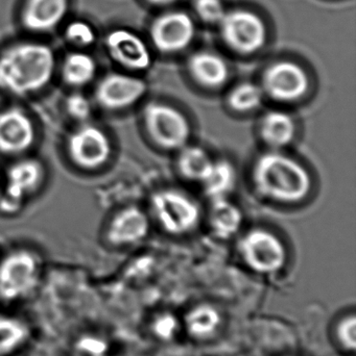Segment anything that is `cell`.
<instances>
[{"label": "cell", "mask_w": 356, "mask_h": 356, "mask_svg": "<svg viewBox=\"0 0 356 356\" xmlns=\"http://www.w3.org/2000/svg\"><path fill=\"white\" fill-rule=\"evenodd\" d=\"M238 251L247 266L257 273H275L286 265L284 243L263 228H253L245 234L238 243Z\"/></svg>", "instance_id": "8992f818"}, {"label": "cell", "mask_w": 356, "mask_h": 356, "mask_svg": "<svg viewBox=\"0 0 356 356\" xmlns=\"http://www.w3.org/2000/svg\"><path fill=\"white\" fill-rule=\"evenodd\" d=\"M29 338L26 325L16 318L0 316V356H6L22 346Z\"/></svg>", "instance_id": "cb8c5ba5"}, {"label": "cell", "mask_w": 356, "mask_h": 356, "mask_svg": "<svg viewBox=\"0 0 356 356\" xmlns=\"http://www.w3.org/2000/svg\"><path fill=\"white\" fill-rule=\"evenodd\" d=\"M35 123L22 108L10 106L0 111V154L19 156L35 145Z\"/></svg>", "instance_id": "8fae6325"}, {"label": "cell", "mask_w": 356, "mask_h": 356, "mask_svg": "<svg viewBox=\"0 0 356 356\" xmlns=\"http://www.w3.org/2000/svg\"><path fill=\"white\" fill-rule=\"evenodd\" d=\"M188 70L192 79L206 88H219L229 77V67L219 54L210 51H199L188 60Z\"/></svg>", "instance_id": "e0dca14e"}, {"label": "cell", "mask_w": 356, "mask_h": 356, "mask_svg": "<svg viewBox=\"0 0 356 356\" xmlns=\"http://www.w3.org/2000/svg\"><path fill=\"white\" fill-rule=\"evenodd\" d=\"M265 95L279 102H294L307 94L309 88L307 73L294 62L281 60L271 65L263 77Z\"/></svg>", "instance_id": "9c48e42d"}, {"label": "cell", "mask_w": 356, "mask_h": 356, "mask_svg": "<svg viewBox=\"0 0 356 356\" xmlns=\"http://www.w3.org/2000/svg\"><path fill=\"white\" fill-rule=\"evenodd\" d=\"M150 221L139 207H129L119 211L107 228V240L115 246L135 244L148 236Z\"/></svg>", "instance_id": "5bb4252c"}, {"label": "cell", "mask_w": 356, "mask_h": 356, "mask_svg": "<svg viewBox=\"0 0 356 356\" xmlns=\"http://www.w3.org/2000/svg\"><path fill=\"white\" fill-rule=\"evenodd\" d=\"M152 4H156V6H169V4L173 3L177 0H146Z\"/></svg>", "instance_id": "1f68e13d"}, {"label": "cell", "mask_w": 356, "mask_h": 356, "mask_svg": "<svg viewBox=\"0 0 356 356\" xmlns=\"http://www.w3.org/2000/svg\"><path fill=\"white\" fill-rule=\"evenodd\" d=\"M106 48L114 62L129 70H146L152 63L146 42L129 29H117L109 33Z\"/></svg>", "instance_id": "4fadbf2b"}, {"label": "cell", "mask_w": 356, "mask_h": 356, "mask_svg": "<svg viewBox=\"0 0 356 356\" xmlns=\"http://www.w3.org/2000/svg\"><path fill=\"white\" fill-rule=\"evenodd\" d=\"M25 201L16 198L4 190H0V213L2 215L13 216L22 209Z\"/></svg>", "instance_id": "f546056e"}, {"label": "cell", "mask_w": 356, "mask_h": 356, "mask_svg": "<svg viewBox=\"0 0 356 356\" xmlns=\"http://www.w3.org/2000/svg\"><path fill=\"white\" fill-rule=\"evenodd\" d=\"M154 327L155 332L161 338H171L176 330L175 320L171 317L159 318L155 323Z\"/></svg>", "instance_id": "4dcf8cb0"}, {"label": "cell", "mask_w": 356, "mask_h": 356, "mask_svg": "<svg viewBox=\"0 0 356 356\" xmlns=\"http://www.w3.org/2000/svg\"><path fill=\"white\" fill-rule=\"evenodd\" d=\"M196 14L205 22L219 23L225 16L226 10L221 0H196Z\"/></svg>", "instance_id": "83f0119b"}, {"label": "cell", "mask_w": 356, "mask_h": 356, "mask_svg": "<svg viewBox=\"0 0 356 356\" xmlns=\"http://www.w3.org/2000/svg\"><path fill=\"white\" fill-rule=\"evenodd\" d=\"M144 122L155 143L165 149H181L190 138V125L177 108L150 102L144 110Z\"/></svg>", "instance_id": "5b68a950"}, {"label": "cell", "mask_w": 356, "mask_h": 356, "mask_svg": "<svg viewBox=\"0 0 356 356\" xmlns=\"http://www.w3.org/2000/svg\"><path fill=\"white\" fill-rule=\"evenodd\" d=\"M67 156L75 166L85 171L102 168L112 156V143L98 125L82 123L66 142Z\"/></svg>", "instance_id": "277c9868"}, {"label": "cell", "mask_w": 356, "mask_h": 356, "mask_svg": "<svg viewBox=\"0 0 356 356\" xmlns=\"http://www.w3.org/2000/svg\"><path fill=\"white\" fill-rule=\"evenodd\" d=\"M146 91V83L139 77L125 73L105 75L94 91L96 104L106 111H121L139 102Z\"/></svg>", "instance_id": "30bf717a"}, {"label": "cell", "mask_w": 356, "mask_h": 356, "mask_svg": "<svg viewBox=\"0 0 356 356\" xmlns=\"http://www.w3.org/2000/svg\"><path fill=\"white\" fill-rule=\"evenodd\" d=\"M65 111L72 120L86 123L92 115V104L84 94L75 92L65 100Z\"/></svg>", "instance_id": "484cf974"}, {"label": "cell", "mask_w": 356, "mask_h": 356, "mask_svg": "<svg viewBox=\"0 0 356 356\" xmlns=\"http://www.w3.org/2000/svg\"><path fill=\"white\" fill-rule=\"evenodd\" d=\"M255 188L263 196L278 202H299L311 190V177L295 159L278 152L259 156L253 168Z\"/></svg>", "instance_id": "7a4b0ae2"}, {"label": "cell", "mask_w": 356, "mask_h": 356, "mask_svg": "<svg viewBox=\"0 0 356 356\" xmlns=\"http://www.w3.org/2000/svg\"><path fill=\"white\" fill-rule=\"evenodd\" d=\"M219 24L225 43L238 54H254L265 45V24L258 15L250 10L226 12Z\"/></svg>", "instance_id": "ba28073f"}, {"label": "cell", "mask_w": 356, "mask_h": 356, "mask_svg": "<svg viewBox=\"0 0 356 356\" xmlns=\"http://www.w3.org/2000/svg\"><path fill=\"white\" fill-rule=\"evenodd\" d=\"M205 194L211 198H227L234 190L236 184V172L233 165L228 161L213 162L212 167L207 177L202 181Z\"/></svg>", "instance_id": "44dd1931"}, {"label": "cell", "mask_w": 356, "mask_h": 356, "mask_svg": "<svg viewBox=\"0 0 356 356\" xmlns=\"http://www.w3.org/2000/svg\"><path fill=\"white\" fill-rule=\"evenodd\" d=\"M150 202L155 217L169 234H186L194 229L200 220V207L196 201L179 191L155 193Z\"/></svg>", "instance_id": "52a82bcc"}, {"label": "cell", "mask_w": 356, "mask_h": 356, "mask_svg": "<svg viewBox=\"0 0 356 356\" xmlns=\"http://www.w3.org/2000/svg\"><path fill=\"white\" fill-rule=\"evenodd\" d=\"M45 168L37 159H20L6 170V186L2 190L21 200L35 194L43 184Z\"/></svg>", "instance_id": "9a60e30c"}, {"label": "cell", "mask_w": 356, "mask_h": 356, "mask_svg": "<svg viewBox=\"0 0 356 356\" xmlns=\"http://www.w3.org/2000/svg\"><path fill=\"white\" fill-rule=\"evenodd\" d=\"M196 27L185 13L169 12L155 19L150 26V39L161 52L182 51L194 40Z\"/></svg>", "instance_id": "7c38bea8"}, {"label": "cell", "mask_w": 356, "mask_h": 356, "mask_svg": "<svg viewBox=\"0 0 356 356\" xmlns=\"http://www.w3.org/2000/svg\"><path fill=\"white\" fill-rule=\"evenodd\" d=\"M336 338L343 348L355 351L356 347V317L347 316L339 322L336 326Z\"/></svg>", "instance_id": "f1b7e54d"}, {"label": "cell", "mask_w": 356, "mask_h": 356, "mask_svg": "<svg viewBox=\"0 0 356 356\" xmlns=\"http://www.w3.org/2000/svg\"><path fill=\"white\" fill-rule=\"evenodd\" d=\"M98 64L90 54L86 52H71L62 65V79L66 85L82 88L89 85L95 79Z\"/></svg>", "instance_id": "ffe728a7"}, {"label": "cell", "mask_w": 356, "mask_h": 356, "mask_svg": "<svg viewBox=\"0 0 356 356\" xmlns=\"http://www.w3.org/2000/svg\"><path fill=\"white\" fill-rule=\"evenodd\" d=\"M209 222L215 236L221 238H231L242 226V211L227 198L215 199L209 211Z\"/></svg>", "instance_id": "d6986e66"}, {"label": "cell", "mask_w": 356, "mask_h": 356, "mask_svg": "<svg viewBox=\"0 0 356 356\" xmlns=\"http://www.w3.org/2000/svg\"><path fill=\"white\" fill-rule=\"evenodd\" d=\"M40 261L29 249L10 251L0 261V297L15 300L26 296L37 286Z\"/></svg>", "instance_id": "3957f363"}, {"label": "cell", "mask_w": 356, "mask_h": 356, "mask_svg": "<svg viewBox=\"0 0 356 356\" xmlns=\"http://www.w3.org/2000/svg\"><path fill=\"white\" fill-rule=\"evenodd\" d=\"M263 88L253 83H242L236 86L228 96V104L235 112L247 113L261 108L263 102Z\"/></svg>", "instance_id": "d4e9b609"}, {"label": "cell", "mask_w": 356, "mask_h": 356, "mask_svg": "<svg viewBox=\"0 0 356 356\" xmlns=\"http://www.w3.org/2000/svg\"><path fill=\"white\" fill-rule=\"evenodd\" d=\"M56 56L49 46L23 42L0 54V89L24 97L43 90L54 76Z\"/></svg>", "instance_id": "6da1fadb"}, {"label": "cell", "mask_w": 356, "mask_h": 356, "mask_svg": "<svg viewBox=\"0 0 356 356\" xmlns=\"http://www.w3.org/2000/svg\"><path fill=\"white\" fill-rule=\"evenodd\" d=\"M178 158V168L182 177L192 181L202 182L213 165L212 159L203 148L184 146Z\"/></svg>", "instance_id": "7402d4cb"}, {"label": "cell", "mask_w": 356, "mask_h": 356, "mask_svg": "<svg viewBox=\"0 0 356 356\" xmlns=\"http://www.w3.org/2000/svg\"><path fill=\"white\" fill-rule=\"evenodd\" d=\"M261 136L265 144L274 149L286 147L296 136V123L288 113L270 111L261 118Z\"/></svg>", "instance_id": "ac0fdd59"}, {"label": "cell", "mask_w": 356, "mask_h": 356, "mask_svg": "<svg viewBox=\"0 0 356 356\" xmlns=\"http://www.w3.org/2000/svg\"><path fill=\"white\" fill-rule=\"evenodd\" d=\"M69 0H25L21 12L23 26L35 33L56 29L66 16Z\"/></svg>", "instance_id": "2e32d148"}, {"label": "cell", "mask_w": 356, "mask_h": 356, "mask_svg": "<svg viewBox=\"0 0 356 356\" xmlns=\"http://www.w3.org/2000/svg\"><path fill=\"white\" fill-rule=\"evenodd\" d=\"M221 323L219 312L208 305H199L185 318L188 332L194 338L204 339L215 334Z\"/></svg>", "instance_id": "603a6c76"}, {"label": "cell", "mask_w": 356, "mask_h": 356, "mask_svg": "<svg viewBox=\"0 0 356 356\" xmlns=\"http://www.w3.org/2000/svg\"><path fill=\"white\" fill-rule=\"evenodd\" d=\"M65 37L69 43L79 47H88L95 41V33L89 23L84 21H72L65 29Z\"/></svg>", "instance_id": "4316f807"}]
</instances>
